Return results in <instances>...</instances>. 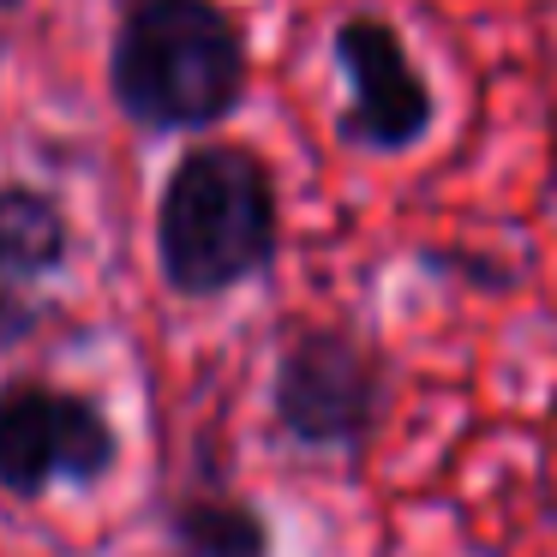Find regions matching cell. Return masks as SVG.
I'll use <instances>...</instances> for the list:
<instances>
[{
  "instance_id": "cell-1",
  "label": "cell",
  "mask_w": 557,
  "mask_h": 557,
  "mask_svg": "<svg viewBox=\"0 0 557 557\" xmlns=\"http://www.w3.org/2000/svg\"><path fill=\"white\" fill-rule=\"evenodd\" d=\"M114 102L150 133H198L246 90L240 25L216 0H138L114 37Z\"/></svg>"
},
{
  "instance_id": "cell-2",
  "label": "cell",
  "mask_w": 557,
  "mask_h": 557,
  "mask_svg": "<svg viewBox=\"0 0 557 557\" xmlns=\"http://www.w3.org/2000/svg\"><path fill=\"white\" fill-rule=\"evenodd\" d=\"M162 276L181 294H222L276 252V186L240 145H205L169 174L157 210Z\"/></svg>"
},
{
  "instance_id": "cell-3",
  "label": "cell",
  "mask_w": 557,
  "mask_h": 557,
  "mask_svg": "<svg viewBox=\"0 0 557 557\" xmlns=\"http://www.w3.org/2000/svg\"><path fill=\"white\" fill-rule=\"evenodd\" d=\"M114 468V432L85 396L18 384L0 396V485L18 497L54 480H102Z\"/></svg>"
},
{
  "instance_id": "cell-4",
  "label": "cell",
  "mask_w": 557,
  "mask_h": 557,
  "mask_svg": "<svg viewBox=\"0 0 557 557\" xmlns=\"http://www.w3.org/2000/svg\"><path fill=\"white\" fill-rule=\"evenodd\" d=\"M276 420L300 444H366L377 420V366L342 330H306L276 366Z\"/></svg>"
},
{
  "instance_id": "cell-5",
  "label": "cell",
  "mask_w": 557,
  "mask_h": 557,
  "mask_svg": "<svg viewBox=\"0 0 557 557\" xmlns=\"http://www.w3.org/2000/svg\"><path fill=\"white\" fill-rule=\"evenodd\" d=\"M336 61L348 73L354 109L342 114V138L366 150H408L432 126V90L408 61L401 37L384 18H348L336 30Z\"/></svg>"
},
{
  "instance_id": "cell-6",
  "label": "cell",
  "mask_w": 557,
  "mask_h": 557,
  "mask_svg": "<svg viewBox=\"0 0 557 557\" xmlns=\"http://www.w3.org/2000/svg\"><path fill=\"white\" fill-rule=\"evenodd\" d=\"M66 258V222L54 198L30 193V186H0V276L30 282L61 270Z\"/></svg>"
},
{
  "instance_id": "cell-7",
  "label": "cell",
  "mask_w": 557,
  "mask_h": 557,
  "mask_svg": "<svg viewBox=\"0 0 557 557\" xmlns=\"http://www.w3.org/2000/svg\"><path fill=\"white\" fill-rule=\"evenodd\" d=\"M174 545L181 557H270L264 516L234 497H186L174 509Z\"/></svg>"
},
{
  "instance_id": "cell-8",
  "label": "cell",
  "mask_w": 557,
  "mask_h": 557,
  "mask_svg": "<svg viewBox=\"0 0 557 557\" xmlns=\"http://www.w3.org/2000/svg\"><path fill=\"white\" fill-rule=\"evenodd\" d=\"M18 330H25V312H13V306L0 300V342H13Z\"/></svg>"
},
{
  "instance_id": "cell-9",
  "label": "cell",
  "mask_w": 557,
  "mask_h": 557,
  "mask_svg": "<svg viewBox=\"0 0 557 557\" xmlns=\"http://www.w3.org/2000/svg\"><path fill=\"white\" fill-rule=\"evenodd\" d=\"M0 7H7V0H0Z\"/></svg>"
},
{
  "instance_id": "cell-10",
  "label": "cell",
  "mask_w": 557,
  "mask_h": 557,
  "mask_svg": "<svg viewBox=\"0 0 557 557\" xmlns=\"http://www.w3.org/2000/svg\"><path fill=\"white\" fill-rule=\"evenodd\" d=\"M0 54H7V49H0Z\"/></svg>"
}]
</instances>
